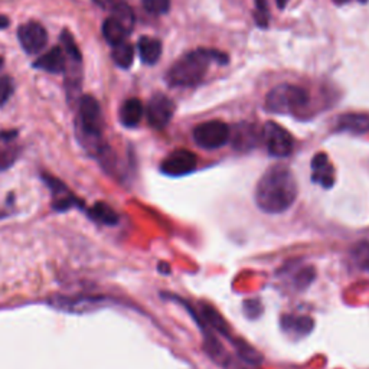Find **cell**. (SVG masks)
<instances>
[{
  "instance_id": "d590c367",
  "label": "cell",
  "mask_w": 369,
  "mask_h": 369,
  "mask_svg": "<svg viewBox=\"0 0 369 369\" xmlns=\"http://www.w3.org/2000/svg\"><path fill=\"white\" fill-rule=\"evenodd\" d=\"M333 2H335L336 5H345L349 2V0H333Z\"/></svg>"
},
{
  "instance_id": "d6a6232c",
  "label": "cell",
  "mask_w": 369,
  "mask_h": 369,
  "mask_svg": "<svg viewBox=\"0 0 369 369\" xmlns=\"http://www.w3.org/2000/svg\"><path fill=\"white\" fill-rule=\"evenodd\" d=\"M8 26H9V19H8L6 16L0 15V29H5V28H8Z\"/></svg>"
},
{
  "instance_id": "3957f363",
  "label": "cell",
  "mask_w": 369,
  "mask_h": 369,
  "mask_svg": "<svg viewBox=\"0 0 369 369\" xmlns=\"http://www.w3.org/2000/svg\"><path fill=\"white\" fill-rule=\"evenodd\" d=\"M309 102V93L293 84H280L267 94L266 109L276 114H290L302 110Z\"/></svg>"
},
{
  "instance_id": "5b68a950",
  "label": "cell",
  "mask_w": 369,
  "mask_h": 369,
  "mask_svg": "<svg viewBox=\"0 0 369 369\" xmlns=\"http://www.w3.org/2000/svg\"><path fill=\"white\" fill-rule=\"evenodd\" d=\"M48 303L51 307H54L60 312L73 313V314H84V313L96 312L98 307H102L105 300H104V297H98V296H85V294L62 296V294H57L54 297H51Z\"/></svg>"
},
{
  "instance_id": "8992f818",
  "label": "cell",
  "mask_w": 369,
  "mask_h": 369,
  "mask_svg": "<svg viewBox=\"0 0 369 369\" xmlns=\"http://www.w3.org/2000/svg\"><path fill=\"white\" fill-rule=\"evenodd\" d=\"M262 137L267 145V150L274 157H287L293 152L291 134L274 121H267L262 129Z\"/></svg>"
},
{
  "instance_id": "8d00e7d4",
  "label": "cell",
  "mask_w": 369,
  "mask_h": 369,
  "mask_svg": "<svg viewBox=\"0 0 369 369\" xmlns=\"http://www.w3.org/2000/svg\"><path fill=\"white\" fill-rule=\"evenodd\" d=\"M358 2H361V3H366V2H368V0H358Z\"/></svg>"
},
{
  "instance_id": "44dd1931",
  "label": "cell",
  "mask_w": 369,
  "mask_h": 369,
  "mask_svg": "<svg viewBox=\"0 0 369 369\" xmlns=\"http://www.w3.org/2000/svg\"><path fill=\"white\" fill-rule=\"evenodd\" d=\"M129 33L130 32L113 16L107 17V19H105L102 24V37L111 46L125 42Z\"/></svg>"
},
{
  "instance_id": "9c48e42d",
  "label": "cell",
  "mask_w": 369,
  "mask_h": 369,
  "mask_svg": "<svg viewBox=\"0 0 369 369\" xmlns=\"http://www.w3.org/2000/svg\"><path fill=\"white\" fill-rule=\"evenodd\" d=\"M17 39L28 54H38L48 42V33L41 24L29 22L17 29Z\"/></svg>"
},
{
  "instance_id": "1f68e13d",
  "label": "cell",
  "mask_w": 369,
  "mask_h": 369,
  "mask_svg": "<svg viewBox=\"0 0 369 369\" xmlns=\"http://www.w3.org/2000/svg\"><path fill=\"white\" fill-rule=\"evenodd\" d=\"M244 313L251 319L257 318V316H260V313H261V303L258 300L244 302Z\"/></svg>"
},
{
  "instance_id": "d4e9b609",
  "label": "cell",
  "mask_w": 369,
  "mask_h": 369,
  "mask_svg": "<svg viewBox=\"0 0 369 369\" xmlns=\"http://www.w3.org/2000/svg\"><path fill=\"white\" fill-rule=\"evenodd\" d=\"M237 349L238 355L245 361L249 362L251 365H261L262 361H264V358H262V355L258 352L257 349H254L251 345H249L247 342H244L241 339H233L231 341Z\"/></svg>"
},
{
  "instance_id": "836d02e7",
  "label": "cell",
  "mask_w": 369,
  "mask_h": 369,
  "mask_svg": "<svg viewBox=\"0 0 369 369\" xmlns=\"http://www.w3.org/2000/svg\"><path fill=\"white\" fill-rule=\"evenodd\" d=\"M276 2H277L278 9H285L287 6V3H289V0H276Z\"/></svg>"
},
{
  "instance_id": "30bf717a",
  "label": "cell",
  "mask_w": 369,
  "mask_h": 369,
  "mask_svg": "<svg viewBox=\"0 0 369 369\" xmlns=\"http://www.w3.org/2000/svg\"><path fill=\"white\" fill-rule=\"evenodd\" d=\"M42 179L52 190V206L55 210L62 213V210H68L75 206H82V201H80L60 179L52 178L49 174H42Z\"/></svg>"
},
{
  "instance_id": "4316f807",
  "label": "cell",
  "mask_w": 369,
  "mask_h": 369,
  "mask_svg": "<svg viewBox=\"0 0 369 369\" xmlns=\"http://www.w3.org/2000/svg\"><path fill=\"white\" fill-rule=\"evenodd\" d=\"M354 260L357 264L362 269L369 271V242L363 241L354 247Z\"/></svg>"
},
{
  "instance_id": "52a82bcc",
  "label": "cell",
  "mask_w": 369,
  "mask_h": 369,
  "mask_svg": "<svg viewBox=\"0 0 369 369\" xmlns=\"http://www.w3.org/2000/svg\"><path fill=\"white\" fill-rule=\"evenodd\" d=\"M174 114V102L165 94H154L149 102L146 109V116L149 125L156 129L162 130L165 129L172 117Z\"/></svg>"
},
{
  "instance_id": "e0dca14e",
  "label": "cell",
  "mask_w": 369,
  "mask_h": 369,
  "mask_svg": "<svg viewBox=\"0 0 369 369\" xmlns=\"http://www.w3.org/2000/svg\"><path fill=\"white\" fill-rule=\"evenodd\" d=\"M336 127L341 132L363 134L369 132V114H361V113L343 114L338 118Z\"/></svg>"
},
{
  "instance_id": "ba28073f",
  "label": "cell",
  "mask_w": 369,
  "mask_h": 369,
  "mask_svg": "<svg viewBox=\"0 0 369 369\" xmlns=\"http://www.w3.org/2000/svg\"><path fill=\"white\" fill-rule=\"evenodd\" d=\"M197 163L198 161L195 154L189 150L181 149V150H174L166 157L161 165V170L162 173L166 174V177L181 178L195 170Z\"/></svg>"
},
{
  "instance_id": "277c9868",
  "label": "cell",
  "mask_w": 369,
  "mask_h": 369,
  "mask_svg": "<svg viewBox=\"0 0 369 369\" xmlns=\"http://www.w3.org/2000/svg\"><path fill=\"white\" fill-rule=\"evenodd\" d=\"M230 138H231L230 127L219 120L205 121L193 130V140H195V143L206 150L219 149Z\"/></svg>"
},
{
  "instance_id": "e575fe53",
  "label": "cell",
  "mask_w": 369,
  "mask_h": 369,
  "mask_svg": "<svg viewBox=\"0 0 369 369\" xmlns=\"http://www.w3.org/2000/svg\"><path fill=\"white\" fill-rule=\"evenodd\" d=\"M96 3H98L101 8H105V5H107V0H94Z\"/></svg>"
},
{
  "instance_id": "2e32d148",
  "label": "cell",
  "mask_w": 369,
  "mask_h": 369,
  "mask_svg": "<svg viewBox=\"0 0 369 369\" xmlns=\"http://www.w3.org/2000/svg\"><path fill=\"white\" fill-rule=\"evenodd\" d=\"M120 121L125 127H136L143 118L145 109L138 98H129L121 104L120 107Z\"/></svg>"
},
{
  "instance_id": "ac0fdd59",
  "label": "cell",
  "mask_w": 369,
  "mask_h": 369,
  "mask_svg": "<svg viewBox=\"0 0 369 369\" xmlns=\"http://www.w3.org/2000/svg\"><path fill=\"white\" fill-rule=\"evenodd\" d=\"M257 142H258V134L253 125L242 123V125H238L235 127V132L233 133V145L235 149L241 152L250 150L254 146H257Z\"/></svg>"
},
{
  "instance_id": "4fadbf2b",
  "label": "cell",
  "mask_w": 369,
  "mask_h": 369,
  "mask_svg": "<svg viewBox=\"0 0 369 369\" xmlns=\"http://www.w3.org/2000/svg\"><path fill=\"white\" fill-rule=\"evenodd\" d=\"M312 181L325 189L335 185V169H333L327 154L318 153L312 161Z\"/></svg>"
},
{
  "instance_id": "4dcf8cb0",
  "label": "cell",
  "mask_w": 369,
  "mask_h": 369,
  "mask_svg": "<svg viewBox=\"0 0 369 369\" xmlns=\"http://www.w3.org/2000/svg\"><path fill=\"white\" fill-rule=\"evenodd\" d=\"M13 90H15L13 80L9 75L0 77V107H3V105L8 102V100L13 94Z\"/></svg>"
},
{
  "instance_id": "5bb4252c",
  "label": "cell",
  "mask_w": 369,
  "mask_h": 369,
  "mask_svg": "<svg viewBox=\"0 0 369 369\" xmlns=\"http://www.w3.org/2000/svg\"><path fill=\"white\" fill-rule=\"evenodd\" d=\"M71 60V65L65 66V91L68 97V102L74 105L77 101H80L78 96L82 89V71H81V64L82 61Z\"/></svg>"
},
{
  "instance_id": "9a60e30c",
  "label": "cell",
  "mask_w": 369,
  "mask_h": 369,
  "mask_svg": "<svg viewBox=\"0 0 369 369\" xmlns=\"http://www.w3.org/2000/svg\"><path fill=\"white\" fill-rule=\"evenodd\" d=\"M33 66L42 69V71L52 73V74L64 73L65 66H66L64 51L60 46H54L51 51H48L46 54H44L37 62H35Z\"/></svg>"
},
{
  "instance_id": "6da1fadb",
  "label": "cell",
  "mask_w": 369,
  "mask_h": 369,
  "mask_svg": "<svg viewBox=\"0 0 369 369\" xmlns=\"http://www.w3.org/2000/svg\"><path fill=\"white\" fill-rule=\"evenodd\" d=\"M255 204L267 214H283L297 199V182L287 166L269 168L255 186Z\"/></svg>"
},
{
  "instance_id": "74e56055",
  "label": "cell",
  "mask_w": 369,
  "mask_h": 369,
  "mask_svg": "<svg viewBox=\"0 0 369 369\" xmlns=\"http://www.w3.org/2000/svg\"><path fill=\"white\" fill-rule=\"evenodd\" d=\"M2 64H3V60H2V57H0V66H2Z\"/></svg>"
},
{
  "instance_id": "7402d4cb",
  "label": "cell",
  "mask_w": 369,
  "mask_h": 369,
  "mask_svg": "<svg viewBox=\"0 0 369 369\" xmlns=\"http://www.w3.org/2000/svg\"><path fill=\"white\" fill-rule=\"evenodd\" d=\"M90 215L94 221L104 225H116L118 222V215L116 210L105 202H97L91 209Z\"/></svg>"
},
{
  "instance_id": "484cf974",
  "label": "cell",
  "mask_w": 369,
  "mask_h": 369,
  "mask_svg": "<svg viewBox=\"0 0 369 369\" xmlns=\"http://www.w3.org/2000/svg\"><path fill=\"white\" fill-rule=\"evenodd\" d=\"M61 42H62V45L65 46V52H66L68 58H73V60H77V61H82L81 51H80V48L77 46V42H75L74 37L71 35V32H68L66 29L62 30Z\"/></svg>"
},
{
  "instance_id": "ffe728a7",
  "label": "cell",
  "mask_w": 369,
  "mask_h": 369,
  "mask_svg": "<svg viewBox=\"0 0 369 369\" xmlns=\"http://www.w3.org/2000/svg\"><path fill=\"white\" fill-rule=\"evenodd\" d=\"M138 54L142 61L147 65H154L162 55V42L159 39L143 37L138 39Z\"/></svg>"
},
{
  "instance_id": "cb8c5ba5",
  "label": "cell",
  "mask_w": 369,
  "mask_h": 369,
  "mask_svg": "<svg viewBox=\"0 0 369 369\" xmlns=\"http://www.w3.org/2000/svg\"><path fill=\"white\" fill-rule=\"evenodd\" d=\"M111 57H113V61L116 62V65H118L120 68L127 69L132 66V64L134 61V49H133L132 44L125 41V42L113 46Z\"/></svg>"
},
{
  "instance_id": "f546056e",
  "label": "cell",
  "mask_w": 369,
  "mask_h": 369,
  "mask_svg": "<svg viewBox=\"0 0 369 369\" xmlns=\"http://www.w3.org/2000/svg\"><path fill=\"white\" fill-rule=\"evenodd\" d=\"M314 270L312 267H306L298 270V273L294 277V287L298 290H305L314 278Z\"/></svg>"
},
{
  "instance_id": "8fae6325",
  "label": "cell",
  "mask_w": 369,
  "mask_h": 369,
  "mask_svg": "<svg viewBox=\"0 0 369 369\" xmlns=\"http://www.w3.org/2000/svg\"><path fill=\"white\" fill-rule=\"evenodd\" d=\"M22 152L17 130L0 132V172H5L15 165Z\"/></svg>"
},
{
  "instance_id": "603a6c76",
  "label": "cell",
  "mask_w": 369,
  "mask_h": 369,
  "mask_svg": "<svg viewBox=\"0 0 369 369\" xmlns=\"http://www.w3.org/2000/svg\"><path fill=\"white\" fill-rule=\"evenodd\" d=\"M202 312V321L208 323L210 327H214L219 333H222L224 336L230 338V329H228L226 322L222 319V316L213 307H209L208 305H202L201 307Z\"/></svg>"
},
{
  "instance_id": "83f0119b",
  "label": "cell",
  "mask_w": 369,
  "mask_h": 369,
  "mask_svg": "<svg viewBox=\"0 0 369 369\" xmlns=\"http://www.w3.org/2000/svg\"><path fill=\"white\" fill-rule=\"evenodd\" d=\"M143 8L150 15H165L170 9V0H142Z\"/></svg>"
},
{
  "instance_id": "7a4b0ae2",
  "label": "cell",
  "mask_w": 369,
  "mask_h": 369,
  "mask_svg": "<svg viewBox=\"0 0 369 369\" xmlns=\"http://www.w3.org/2000/svg\"><path fill=\"white\" fill-rule=\"evenodd\" d=\"M228 57L214 49H195L174 62L166 74L170 87H193L199 84L213 64L224 65Z\"/></svg>"
},
{
  "instance_id": "d6986e66",
  "label": "cell",
  "mask_w": 369,
  "mask_h": 369,
  "mask_svg": "<svg viewBox=\"0 0 369 369\" xmlns=\"http://www.w3.org/2000/svg\"><path fill=\"white\" fill-rule=\"evenodd\" d=\"M105 8L110 9L111 16L116 17V19L125 26L129 32L133 30L134 28V22H136V17H134V12L133 9L125 2V0H107V5Z\"/></svg>"
},
{
  "instance_id": "7c38bea8",
  "label": "cell",
  "mask_w": 369,
  "mask_h": 369,
  "mask_svg": "<svg viewBox=\"0 0 369 369\" xmlns=\"http://www.w3.org/2000/svg\"><path fill=\"white\" fill-rule=\"evenodd\" d=\"M281 330L291 339H302L307 336L313 330L314 322L310 316H297V314H285L281 316Z\"/></svg>"
},
{
  "instance_id": "f1b7e54d",
  "label": "cell",
  "mask_w": 369,
  "mask_h": 369,
  "mask_svg": "<svg viewBox=\"0 0 369 369\" xmlns=\"http://www.w3.org/2000/svg\"><path fill=\"white\" fill-rule=\"evenodd\" d=\"M255 24L260 28H267L269 21H270V13H269V6L266 0H255Z\"/></svg>"
}]
</instances>
